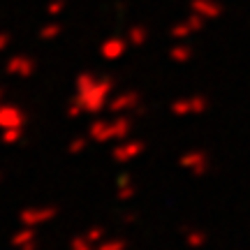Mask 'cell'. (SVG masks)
Returning <instances> with one entry per match:
<instances>
[{
    "mask_svg": "<svg viewBox=\"0 0 250 250\" xmlns=\"http://www.w3.org/2000/svg\"><path fill=\"white\" fill-rule=\"evenodd\" d=\"M33 215H23V220L26 223H42V220H49L54 211H30Z\"/></svg>",
    "mask_w": 250,
    "mask_h": 250,
    "instance_id": "6da1fadb",
    "label": "cell"
},
{
    "mask_svg": "<svg viewBox=\"0 0 250 250\" xmlns=\"http://www.w3.org/2000/svg\"><path fill=\"white\" fill-rule=\"evenodd\" d=\"M125 243L123 241H114V243H107V246H102L100 250H123Z\"/></svg>",
    "mask_w": 250,
    "mask_h": 250,
    "instance_id": "7a4b0ae2",
    "label": "cell"
},
{
    "mask_svg": "<svg viewBox=\"0 0 250 250\" xmlns=\"http://www.w3.org/2000/svg\"><path fill=\"white\" fill-rule=\"evenodd\" d=\"M202 241H204V236H192V239H190V243H192V246H199Z\"/></svg>",
    "mask_w": 250,
    "mask_h": 250,
    "instance_id": "3957f363",
    "label": "cell"
},
{
    "mask_svg": "<svg viewBox=\"0 0 250 250\" xmlns=\"http://www.w3.org/2000/svg\"><path fill=\"white\" fill-rule=\"evenodd\" d=\"M88 236H90V239H100V229H90Z\"/></svg>",
    "mask_w": 250,
    "mask_h": 250,
    "instance_id": "277c9868",
    "label": "cell"
}]
</instances>
